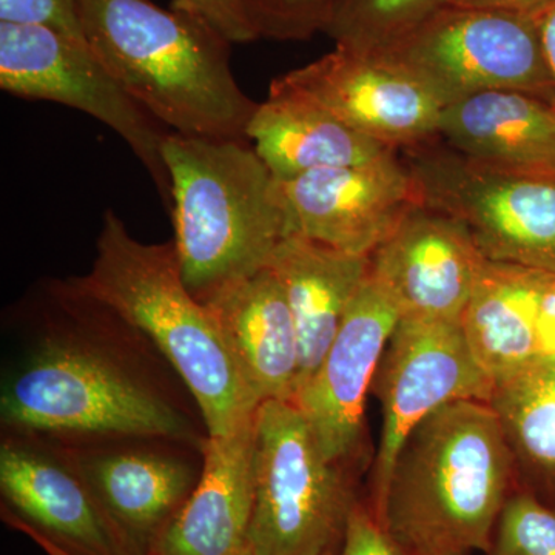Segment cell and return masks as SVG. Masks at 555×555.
Returning a JSON list of instances; mask_svg holds the SVG:
<instances>
[{
    "mask_svg": "<svg viewBox=\"0 0 555 555\" xmlns=\"http://www.w3.org/2000/svg\"><path fill=\"white\" fill-rule=\"evenodd\" d=\"M278 80L397 152L438 138L443 102L390 54L337 46Z\"/></svg>",
    "mask_w": 555,
    "mask_h": 555,
    "instance_id": "11",
    "label": "cell"
},
{
    "mask_svg": "<svg viewBox=\"0 0 555 555\" xmlns=\"http://www.w3.org/2000/svg\"><path fill=\"white\" fill-rule=\"evenodd\" d=\"M486 555H555V511L516 489L496 520Z\"/></svg>",
    "mask_w": 555,
    "mask_h": 555,
    "instance_id": "25",
    "label": "cell"
},
{
    "mask_svg": "<svg viewBox=\"0 0 555 555\" xmlns=\"http://www.w3.org/2000/svg\"><path fill=\"white\" fill-rule=\"evenodd\" d=\"M0 22L46 27L87 43L76 0H0Z\"/></svg>",
    "mask_w": 555,
    "mask_h": 555,
    "instance_id": "27",
    "label": "cell"
},
{
    "mask_svg": "<svg viewBox=\"0 0 555 555\" xmlns=\"http://www.w3.org/2000/svg\"><path fill=\"white\" fill-rule=\"evenodd\" d=\"M75 281L158 347L195 398L207 436H228L255 418L258 400L217 320L185 286L173 241L141 243L107 210L93 268Z\"/></svg>",
    "mask_w": 555,
    "mask_h": 555,
    "instance_id": "4",
    "label": "cell"
},
{
    "mask_svg": "<svg viewBox=\"0 0 555 555\" xmlns=\"http://www.w3.org/2000/svg\"><path fill=\"white\" fill-rule=\"evenodd\" d=\"M488 404L513 456L517 489L555 511V357L540 356L495 383Z\"/></svg>",
    "mask_w": 555,
    "mask_h": 555,
    "instance_id": "23",
    "label": "cell"
},
{
    "mask_svg": "<svg viewBox=\"0 0 555 555\" xmlns=\"http://www.w3.org/2000/svg\"><path fill=\"white\" fill-rule=\"evenodd\" d=\"M451 5L539 16L540 13L555 5V0H452Z\"/></svg>",
    "mask_w": 555,
    "mask_h": 555,
    "instance_id": "31",
    "label": "cell"
},
{
    "mask_svg": "<svg viewBox=\"0 0 555 555\" xmlns=\"http://www.w3.org/2000/svg\"><path fill=\"white\" fill-rule=\"evenodd\" d=\"M369 266V257L346 254L305 236L287 235L276 247L269 269L283 286L297 324V393L323 363L366 280Z\"/></svg>",
    "mask_w": 555,
    "mask_h": 555,
    "instance_id": "21",
    "label": "cell"
},
{
    "mask_svg": "<svg viewBox=\"0 0 555 555\" xmlns=\"http://www.w3.org/2000/svg\"><path fill=\"white\" fill-rule=\"evenodd\" d=\"M492 383L478 367L455 321L401 317L372 383L383 412L382 438L366 495L375 509L385 496L390 470L412 429L448 403H488Z\"/></svg>",
    "mask_w": 555,
    "mask_h": 555,
    "instance_id": "10",
    "label": "cell"
},
{
    "mask_svg": "<svg viewBox=\"0 0 555 555\" xmlns=\"http://www.w3.org/2000/svg\"><path fill=\"white\" fill-rule=\"evenodd\" d=\"M438 555H469L466 553H448V554H438Z\"/></svg>",
    "mask_w": 555,
    "mask_h": 555,
    "instance_id": "35",
    "label": "cell"
},
{
    "mask_svg": "<svg viewBox=\"0 0 555 555\" xmlns=\"http://www.w3.org/2000/svg\"><path fill=\"white\" fill-rule=\"evenodd\" d=\"M254 470L248 547L257 555H337L361 496L358 476L326 459L294 401L259 404Z\"/></svg>",
    "mask_w": 555,
    "mask_h": 555,
    "instance_id": "6",
    "label": "cell"
},
{
    "mask_svg": "<svg viewBox=\"0 0 555 555\" xmlns=\"http://www.w3.org/2000/svg\"><path fill=\"white\" fill-rule=\"evenodd\" d=\"M486 258L456 219L420 204L369 264L401 317L462 321Z\"/></svg>",
    "mask_w": 555,
    "mask_h": 555,
    "instance_id": "15",
    "label": "cell"
},
{
    "mask_svg": "<svg viewBox=\"0 0 555 555\" xmlns=\"http://www.w3.org/2000/svg\"><path fill=\"white\" fill-rule=\"evenodd\" d=\"M537 341L540 356L555 357V273L551 278L537 320Z\"/></svg>",
    "mask_w": 555,
    "mask_h": 555,
    "instance_id": "30",
    "label": "cell"
},
{
    "mask_svg": "<svg viewBox=\"0 0 555 555\" xmlns=\"http://www.w3.org/2000/svg\"><path fill=\"white\" fill-rule=\"evenodd\" d=\"M238 555H257V554H255L254 551H251L250 547H248V545H247L246 547H244L243 553H241Z\"/></svg>",
    "mask_w": 555,
    "mask_h": 555,
    "instance_id": "34",
    "label": "cell"
},
{
    "mask_svg": "<svg viewBox=\"0 0 555 555\" xmlns=\"http://www.w3.org/2000/svg\"><path fill=\"white\" fill-rule=\"evenodd\" d=\"M87 43L164 127L188 137L247 139L258 102L241 90L230 46L181 3L76 0Z\"/></svg>",
    "mask_w": 555,
    "mask_h": 555,
    "instance_id": "3",
    "label": "cell"
},
{
    "mask_svg": "<svg viewBox=\"0 0 555 555\" xmlns=\"http://www.w3.org/2000/svg\"><path fill=\"white\" fill-rule=\"evenodd\" d=\"M10 434L0 447L2 514L73 555H133L112 525L69 449Z\"/></svg>",
    "mask_w": 555,
    "mask_h": 555,
    "instance_id": "14",
    "label": "cell"
},
{
    "mask_svg": "<svg viewBox=\"0 0 555 555\" xmlns=\"http://www.w3.org/2000/svg\"><path fill=\"white\" fill-rule=\"evenodd\" d=\"M0 89L79 109L115 131L149 171L170 214L163 156L170 131L127 93L87 43L46 27L0 22Z\"/></svg>",
    "mask_w": 555,
    "mask_h": 555,
    "instance_id": "9",
    "label": "cell"
},
{
    "mask_svg": "<svg viewBox=\"0 0 555 555\" xmlns=\"http://www.w3.org/2000/svg\"><path fill=\"white\" fill-rule=\"evenodd\" d=\"M50 327L3 387L11 434L152 438L203 449L189 416L147 375L107 347L113 312L75 278L46 292Z\"/></svg>",
    "mask_w": 555,
    "mask_h": 555,
    "instance_id": "1",
    "label": "cell"
},
{
    "mask_svg": "<svg viewBox=\"0 0 555 555\" xmlns=\"http://www.w3.org/2000/svg\"><path fill=\"white\" fill-rule=\"evenodd\" d=\"M338 0H247L259 38L305 40L326 30Z\"/></svg>",
    "mask_w": 555,
    "mask_h": 555,
    "instance_id": "26",
    "label": "cell"
},
{
    "mask_svg": "<svg viewBox=\"0 0 555 555\" xmlns=\"http://www.w3.org/2000/svg\"><path fill=\"white\" fill-rule=\"evenodd\" d=\"M385 53L415 73L444 107L485 91H520L555 105L537 16L448 5Z\"/></svg>",
    "mask_w": 555,
    "mask_h": 555,
    "instance_id": "8",
    "label": "cell"
},
{
    "mask_svg": "<svg viewBox=\"0 0 555 555\" xmlns=\"http://www.w3.org/2000/svg\"><path fill=\"white\" fill-rule=\"evenodd\" d=\"M337 555H412L383 528L366 496L353 506Z\"/></svg>",
    "mask_w": 555,
    "mask_h": 555,
    "instance_id": "28",
    "label": "cell"
},
{
    "mask_svg": "<svg viewBox=\"0 0 555 555\" xmlns=\"http://www.w3.org/2000/svg\"><path fill=\"white\" fill-rule=\"evenodd\" d=\"M195 491L152 555H238L247 546L255 503V418L207 436Z\"/></svg>",
    "mask_w": 555,
    "mask_h": 555,
    "instance_id": "18",
    "label": "cell"
},
{
    "mask_svg": "<svg viewBox=\"0 0 555 555\" xmlns=\"http://www.w3.org/2000/svg\"><path fill=\"white\" fill-rule=\"evenodd\" d=\"M540 35H542L543 50L555 83V5L537 16Z\"/></svg>",
    "mask_w": 555,
    "mask_h": 555,
    "instance_id": "32",
    "label": "cell"
},
{
    "mask_svg": "<svg viewBox=\"0 0 555 555\" xmlns=\"http://www.w3.org/2000/svg\"><path fill=\"white\" fill-rule=\"evenodd\" d=\"M400 318L396 301L369 266L323 363L294 400L326 459L356 476L367 456L366 396Z\"/></svg>",
    "mask_w": 555,
    "mask_h": 555,
    "instance_id": "13",
    "label": "cell"
},
{
    "mask_svg": "<svg viewBox=\"0 0 555 555\" xmlns=\"http://www.w3.org/2000/svg\"><path fill=\"white\" fill-rule=\"evenodd\" d=\"M258 403L294 401L299 374L297 324L269 268L204 299Z\"/></svg>",
    "mask_w": 555,
    "mask_h": 555,
    "instance_id": "17",
    "label": "cell"
},
{
    "mask_svg": "<svg viewBox=\"0 0 555 555\" xmlns=\"http://www.w3.org/2000/svg\"><path fill=\"white\" fill-rule=\"evenodd\" d=\"M2 517L3 520H5V524H9L11 528L16 529V531L22 532V534L27 535L28 539L33 540V542H35L36 545H38L47 555H73L67 553V551L62 550V547L54 545V543L47 540L46 537L33 531L31 528L22 524L17 518L7 516V514H2Z\"/></svg>",
    "mask_w": 555,
    "mask_h": 555,
    "instance_id": "33",
    "label": "cell"
},
{
    "mask_svg": "<svg viewBox=\"0 0 555 555\" xmlns=\"http://www.w3.org/2000/svg\"><path fill=\"white\" fill-rule=\"evenodd\" d=\"M554 273L486 259L463 312L467 347L492 386L540 357L537 320Z\"/></svg>",
    "mask_w": 555,
    "mask_h": 555,
    "instance_id": "22",
    "label": "cell"
},
{
    "mask_svg": "<svg viewBox=\"0 0 555 555\" xmlns=\"http://www.w3.org/2000/svg\"><path fill=\"white\" fill-rule=\"evenodd\" d=\"M438 138L465 158L555 181V105L520 91H485L447 105Z\"/></svg>",
    "mask_w": 555,
    "mask_h": 555,
    "instance_id": "19",
    "label": "cell"
},
{
    "mask_svg": "<svg viewBox=\"0 0 555 555\" xmlns=\"http://www.w3.org/2000/svg\"><path fill=\"white\" fill-rule=\"evenodd\" d=\"M246 134L278 182L310 171L361 166L397 152L353 130L278 78L266 101L258 102Z\"/></svg>",
    "mask_w": 555,
    "mask_h": 555,
    "instance_id": "20",
    "label": "cell"
},
{
    "mask_svg": "<svg viewBox=\"0 0 555 555\" xmlns=\"http://www.w3.org/2000/svg\"><path fill=\"white\" fill-rule=\"evenodd\" d=\"M452 0H338L326 35L335 46L385 53Z\"/></svg>",
    "mask_w": 555,
    "mask_h": 555,
    "instance_id": "24",
    "label": "cell"
},
{
    "mask_svg": "<svg viewBox=\"0 0 555 555\" xmlns=\"http://www.w3.org/2000/svg\"><path fill=\"white\" fill-rule=\"evenodd\" d=\"M173 246L185 286L204 301L269 268L287 236L276 182L248 139L188 137L163 145Z\"/></svg>",
    "mask_w": 555,
    "mask_h": 555,
    "instance_id": "5",
    "label": "cell"
},
{
    "mask_svg": "<svg viewBox=\"0 0 555 555\" xmlns=\"http://www.w3.org/2000/svg\"><path fill=\"white\" fill-rule=\"evenodd\" d=\"M203 17L230 43L259 39L248 13L247 0H175Z\"/></svg>",
    "mask_w": 555,
    "mask_h": 555,
    "instance_id": "29",
    "label": "cell"
},
{
    "mask_svg": "<svg viewBox=\"0 0 555 555\" xmlns=\"http://www.w3.org/2000/svg\"><path fill=\"white\" fill-rule=\"evenodd\" d=\"M425 206L465 225L489 261L555 273V181L481 166L440 138L401 150Z\"/></svg>",
    "mask_w": 555,
    "mask_h": 555,
    "instance_id": "7",
    "label": "cell"
},
{
    "mask_svg": "<svg viewBox=\"0 0 555 555\" xmlns=\"http://www.w3.org/2000/svg\"><path fill=\"white\" fill-rule=\"evenodd\" d=\"M69 451L133 555H152L203 473L189 460L156 449Z\"/></svg>",
    "mask_w": 555,
    "mask_h": 555,
    "instance_id": "16",
    "label": "cell"
},
{
    "mask_svg": "<svg viewBox=\"0 0 555 555\" xmlns=\"http://www.w3.org/2000/svg\"><path fill=\"white\" fill-rule=\"evenodd\" d=\"M276 182L287 235L369 257L422 204L400 152Z\"/></svg>",
    "mask_w": 555,
    "mask_h": 555,
    "instance_id": "12",
    "label": "cell"
},
{
    "mask_svg": "<svg viewBox=\"0 0 555 555\" xmlns=\"http://www.w3.org/2000/svg\"><path fill=\"white\" fill-rule=\"evenodd\" d=\"M516 489L494 411L486 401L460 400L412 429L372 511L412 555L486 553Z\"/></svg>",
    "mask_w": 555,
    "mask_h": 555,
    "instance_id": "2",
    "label": "cell"
}]
</instances>
